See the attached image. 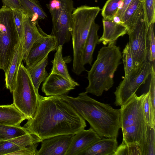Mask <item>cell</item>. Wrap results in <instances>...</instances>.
Returning a JSON list of instances; mask_svg holds the SVG:
<instances>
[{
    "label": "cell",
    "instance_id": "cell-1",
    "mask_svg": "<svg viewBox=\"0 0 155 155\" xmlns=\"http://www.w3.org/2000/svg\"><path fill=\"white\" fill-rule=\"evenodd\" d=\"M23 126L42 140L54 136L75 134L86 127L85 120L60 96L40 95L34 117Z\"/></svg>",
    "mask_w": 155,
    "mask_h": 155
},
{
    "label": "cell",
    "instance_id": "cell-2",
    "mask_svg": "<svg viewBox=\"0 0 155 155\" xmlns=\"http://www.w3.org/2000/svg\"><path fill=\"white\" fill-rule=\"evenodd\" d=\"M90 124L101 137L117 138L120 128V109L91 98L83 92L76 97L67 95L60 96Z\"/></svg>",
    "mask_w": 155,
    "mask_h": 155
},
{
    "label": "cell",
    "instance_id": "cell-3",
    "mask_svg": "<svg viewBox=\"0 0 155 155\" xmlns=\"http://www.w3.org/2000/svg\"><path fill=\"white\" fill-rule=\"evenodd\" d=\"M115 45L108 44L98 51L96 59L87 71L89 84L85 88L86 93L100 96L113 86L114 74L122 58L120 48Z\"/></svg>",
    "mask_w": 155,
    "mask_h": 155
},
{
    "label": "cell",
    "instance_id": "cell-4",
    "mask_svg": "<svg viewBox=\"0 0 155 155\" xmlns=\"http://www.w3.org/2000/svg\"><path fill=\"white\" fill-rule=\"evenodd\" d=\"M145 94L138 96L135 94L120 109L122 142L138 145L142 155H145L147 126L143 106Z\"/></svg>",
    "mask_w": 155,
    "mask_h": 155
},
{
    "label": "cell",
    "instance_id": "cell-5",
    "mask_svg": "<svg viewBox=\"0 0 155 155\" xmlns=\"http://www.w3.org/2000/svg\"><path fill=\"white\" fill-rule=\"evenodd\" d=\"M101 10L98 6L84 5L75 8L72 12L70 31L73 52L72 71L76 75L86 71L83 63L84 49L91 26Z\"/></svg>",
    "mask_w": 155,
    "mask_h": 155
},
{
    "label": "cell",
    "instance_id": "cell-6",
    "mask_svg": "<svg viewBox=\"0 0 155 155\" xmlns=\"http://www.w3.org/2000/svg\"><path fill=\"white\" fill-rule=\"evenodd\" d=\"M13 103L26 117L32 118L36 111L39 97L27 69L22 62L20 64L13 86Z\"/></svg>",
    "mask_w": 155,
    "mask_h": 155
},
{
    "label": "cell",
    "instance_id": "cell-7",
    "mask_svg": "<svg viewBox=\"0 0 155 155\" xmlns=\"http://www.w3.org/2000/svg\"><path fill=\"white\" fill-rule=\"evenodd\" d=\"M20 42L13 10L3 5L0 8V62L5 74Z\"/></svg>",
    "mask_w": 155,
    "mask_h": 155
},
{
    "label": "cell",
    "instance_id": "cell-8",
    "mask_svg": "<svg viewBox=\"0 0 155 155\" xmlns=\"http://www.w3.org/2000/svg\"><path fill=\"white\" fill-rule=\"evenodd\" d=\"M51 14L52 30L50 35L55 38L57 47L68 42L71 37V16L75 8L72 0H51L46 4Z\"/></svg>",
    "mask_w": 155,
    "mask_h": 155
},
{
    "label": "cell",
    "instance_id": "cell-9",
    "mask_svg": "<svg viewBox=\"0 0 155 155\" xmlns=\"http://www.w3.org/2000/svg\"><path fill=\"white\" fill-rule=\"evenodd\" d=\"M152 66L151 63L147 61L129 75L124 76L114 93L115 105L121 106L124 104L136 94L150 74Z\"/></svg>",
    "mask_w": 155,
    "mask_h": 155
},
{
    "label": "cell",
    "instance_id": "cell-10",
    "mask_svg": "<svg viewBox=\"0 0 155 155\" xmlns=\"http://www.w3.org/2000/svg\"><path fill=\"white\" fill-rule=\"evenodd\" d=\"M135 69L148 61L147 34L143 13L128 33Z\"/></svg>",
    "mask_w": 155,
    "mask_h": 155
},
{
    "label": "cell",
    "instance_id": "cell-11",
    "mask_svg": "<svg viewBox=\"0 0 155 155\" xmlns=\"http://www.w3.org/2000/svg\"><path fill=\"white\" fill-rule=\"evenodd\" d=\"M57 47L55 37L46 34L35 42L24 60L26 68L31 67L41 61L51 51Z\"/></svg>",
    "mask_w": 155,
    "mask_h": 155
},
{
    "label": "cell",
    "instance_id": "cell-12",
    "mask_svg": "<svg viewBox=\"0 0 155 155\" xmlns=\"http://www.w3.org/2000/svg\"><path fill=\"white\" fill-rule=\"evenodd\" d=\"M79 85L75 81H71L57 74L50 73L44 81L41 90L47 96H61L67 95Z\"/></svg>",
    "mask_w": 155,
    "mask_h": 155
},
{
    "label": "cell",
    "instance_id": "cell-13",
    "mask_svg": "<svg viewBox=\"0 0 155 155\" xmlns=\"http://www.w3.org/2000/svg\"><path fill=\"white\" fill-rule=\"evenodd\" d=\"M74 135H60L42 140L36 155H65Z\"/></svg>",
    "mask_w": 155,
    "mask_h": 155
},
{
    "label": "cell",
    "instance_id": "cell-14",
    "mask_svg": "<svg viewBox=\"0 0 155 155\" xmlns=\"http://www.w3.org/2000/svg\"><path fill=\"white\" fill-rule=\"evenodd\" d=\"M46 34L39 26L38 21H32L24 12L23 32L21 41L23 60L26 57L33 44Z\"/></svg>",
    "mask_w": 155,
    "mask_h": 155
},
{
    "label": "cell",
    "instance_id": "cell-15",
    "mask_svg": "<svg viewBox=\"0 0 155 155\" xmlns=\"http://www.w3.org/2000/svg\"><path fill=\"white\" fill-rule=\"evenodd\" d=\"M102 138L90 127L83 129L74 135L65 155H79L96 141Z\"/></svg>",
    "mask_w": 155,
    "mask_h": 155
},
{
    "label": "cell",
    "instance_id": "cell-16",
    "mask_svg": "<svg viewBox=\"0 0 155 155\" xmlns=\"http://www.w3.org/2000/svg\"><path fill=\"white\" fill-rule=\"evenodd\" d=\"M42 140L36 135L27 133L8 140L0 141V155H11L20 149L35 144Z\"/></svg>",
    "mask_w": 155,
    "mask_h": 155
},
{
    "label": "cell",
    "instance_id": "cell-17",
    "mask_svg": "<svg viewBox=\"0 0 155 155\" xmlns=\"http://www.w3.org/2000/svg\"><path fill=\"white\" fill-rule=\"evenodd\" d=\"M102 22L103 33L99 39L98 44L102 43L105 45L110 44L116 43L119 37L128 34L126 26L115 18H103Z\"/></svg>",
    "mask_w": 155,
    "mask_h": 155
},
{
    "label": "cell",
    "instance_id": "cell-18",
    "mask_svg": "<svg viewBox=\"0 0 155 155\" xmlns=\"http://www.w3.org/2000/svg\"><path fill=\"white\" fill-rule=\"evenodd\" d=\"M118 146L116 138H102L82 151L79 155H114Z\"/></svg>",
    "mask_w": 155,
    "mask_h": 155
},
{
    "label": "cell",
    "instance_id": "cell-19",
    "mask_svg": "<svg viewBox=\"0 0 155 155\" xmlns=\"http://www.w3.org/2000/svg\"><path fill=\"white\" fill-rule=\"evenodd\" d=\"M25 116L13 103L9 105H0V123L6 125L19 126Z\"/></svg>",
    "mask_w": 155,
    "mask_h": 155
},
{
    "label": "cell",
    "instance_id": "cell-20",
    "mask_svg": "<svg viewBox=\"0 0 155 155\" xmlns=\"http://www.w3.org/2000/svg\"><path fill=\"white\" fill-rule=\"evenodd\" d=\"M23 60L22 48L20 41L16 47L11 63L5 74L6 87L11 93H12L19 66Z\"/></svg>",
    "mask_w": 155,
    "mask_h": 155
},
{
    "label": "cell",
    "instance_id": "cell-21",
    "mask_svg": "<svg viewBox=\"0 0 155 155\" xmlns=\"http://www.w3.org/2000/svg\"><path fill=\"white\" fill-rule=\"evenodd\" d=\"M143 13V0H132L120 21L126 27L128 34Z\"/></svg>",
    "mask_w": 155,
    "mask_h": 155
},
{
    "label": "cell",
    "instance_id": "cell-22",
    "mask_svg": "<svg viewBox=\"0 0 155 155\" xmlns=\"http://www.w3.org/2000/svg\"><path fill=\"white\" fill-rule=\"evenodd\" d=\"M99 25L94 22L93 23L87 37L83 54V64L91 65L93 60V55L96 46L98 44L99 36L97 34Z\"/></svg>",
    "mask_w": 155,
    "mask_h": 155
},
{
    "label": "cell",
    "instance_id": "cell-23",
    "mask_svg": "<svg viewBox=\"0 0 155 155\" xmlns=\"http://www.w3.org/2000/svg\"><path fill=\"white\" fill-rule=\"evenodd\" d=\"M48 56L37 64L27 68L38 94H39L38 89L40 84L45 81L49 75L46 70V67L48 62Z\"/></svg>",
    "mask_w": 155,
    "mask_h": 155
},
{
    "label": "cell",
    "instance_id": "cell-24",
    "mask_svg": "<svg viewBox=\"0 0 155 155\" xmlns=\"http://www.w3.org/2000/svg\"><path fill=\"white\" fill-rule=\"evenodd\" d=\"M21 9L31 20L34 21L44 20L47 14L38 0H20Z\"/></svg>",
    "mask_w": 155,
    "mask_h": 155
},
{
    "label": "cell",
    "instance_id": "cell-25",
    "mask_svg": "<svg viewBox=\"0 0 155 155\" xmlns=\"http://www.w3.org/2000/svg\"><path fill=\"white\" fill-rule=\"evenodd\" d=\"M62 46L57 47L54 54V59L51 61L52 68L50 73L56 74L60 75L71 81H75L70 76L67 66L62 55Z\"/></svg>",
    "mask_w": 155,
    "mask_h": 155
},
{
    "label": "cell",
    "instance_id": "cell-26",
    "mask_svg": "<svg viewBox=\"0 0 155 155\" xmlns=\"http://www.w3.org/2000/svg\"><path fill=\"white\" fill-rule=\"evenodd\" d=\"M29 133L23 127L0 123V141L8 140Z\"/></svg>",
    "mask_w": 155,
    "mask_h": 155
},
{
    "label": "cell",
    "instance_id": "cell-27",
    "mask_svg": "<svg viewBox=\"0 0 155 155\" xmlns=\"http://www.w3.org/2000/svg\"><path fill=\"white\" fill-rule=\"evenodd\" d=\"M143 12L147 30L149 25L155 23V0H143Z\"/></svg>",
    "mask_w": 155,
    "mask_h": 155
},
{
    "label": "cell",
    "instance_id": "cell-28",
    "mask_svg": "<svg viewBox=\"0 0 155 155\" xmlns=\"http://www.w3.org/2000/svg\"><path fill=\"white\" fill-rule=\"evenodd\" d=\"M154 23L148 25L147 29L148 45L147 52L148 61L155 66V39L154 27Z\"/></svg>",
    "mask_w": 155,
    "mask_h": 155
},
{
    "label": "cell",
    "instance_id": "cell-29",
    "mask_svg": "<svg viewBox=\"0 0 155 155\" xmlns=\"http://www.w3.org/2000/svg\"><path fill=\"white\" fill-rule=\"evenodd\" d=\"M123 0H107L101 11L104 18H112L116 16Z\"/></svg>",
    "mask_w": 155,
    "mask_h": 155
},
{
    "label": "cell",
    "instance_id": "cell-30",
    "mask_svg": "<svg viewBox=\"0 0 155 155\" xmlns=\"http://www.w3.org/2000/svg\"><path fill=\"white\" fill-rule=\"evenodd\" d=\"M122 61L123 63L124 76L129 75L135 69L133 57L130 45L127 43L122 51Z\"/></svg>",
    "mask_w": 155,
    "mask_h": 155
},
{
    "label": "cell",
    "instance_id": "cell-31",
    "mask_svg": "<svg viewBox=\"0 0 155 155\" xmlns=\"http://www.w3.org/2000/svg\"><path fill=\"white\" fill-rule=\"evenodd\" d=\"M143 110L147 124L155 127V110L151 102L148 91L145 93L143 101Z\"/></svg>",
    "mask_w": 155,
    "mask_h": 155
},
{
    "label": "cell",
    "instance_id": "cell-32",
    "mask_svg": "<svg viewBox=\"0 0 155 155\" xmlns=\"http://www.w3.org/2000/svg\"><path fill=\"white\" fill-rule=\"evenodd\" d=\"M142 155L140 148L138 145L128 144L122 142L118 146L114 155Z\"/></svg>",
    "mask_w": 155,
    "mask_h": 155
},
{
    "label": "cell",
    "instance_id": "cell-33",
    "mask_svg": "<svg viewBox=\"0 0 155 155\" xmlns=\"http://www.w3.org/2000/svg\"><path fill=\"white\" fill-rule=\"evenodd\" d=\"M155 129L147 124L145 155H155Z\"/></svg>",
    "mask_w": 155,
    "mask_h": 155
},
{
    "label": "cell",
    "instance_id": "cell-34",
    "mask_svg": "<svg viewBox=\"0 0 155 155\" xmlns=\"http://www.w3.org/2000/svg\"><path fill=\"white\" fill-rule=\"evenodd\" d=\"M14 22L20 41L22 39L23 32V19L24 12L21 8L12 10Z\"/></svg>",
    "mask_w": 155,
    "mask_h": 155
},
{
    "label": "cell",
    "instance_id": "cell-35",
    "mask_svg": "<svg viewBox=\"0 0 155 155\" xmlns=\"http://www.w3.org/2000/svg\"><path fill=\"white\" fill-rule=\"evenodd\" d=\"M150 75L151 79L148 92L153 107L155 110V66L152 64Z\"/></svg>",
    "mask_w": 155,
    "mask_h": 155
},
{
    "label": "cell",
    "instance_id": "cell-36",
    "mask_svg": "<svg viewBox=\"0 0 155 155\" xmlns=\"http://www.w3.org/2000/svg\"><path fill=\"white\" fill-rule=\"evenodd\" d=\"M38 144H34L20 149L12 153L11 155H36L38 151L37 147Z\"/></svg>",
    "mask_w": 155,
    "mask_h": 155
},
{
    "label": "cell",
    "instance_id": "cell-37",
    "mask_svg": "<svg viewBox=\"0 0 155 155\" xmlns=\"http://www.w3.org/2000/svg\"><path fill=\"white\" fill-rule=\"evenodd\" d=\"M132 0H123L121 3V6H120L118 10L115 18L119 20L120 21L123 15L129 6Z\"/></svg>",
    "mask_w": 155,
    "mask_h": 155
},
{
    "label": "cell",
    "instance_id": "cell-38",
    "mask_svg": "<svg viewBox=\"0 0 155 155\" xmlns=\"http://www.w3.org/2000/svg\"><path fill=\"white\" fill-rule=\"evenodd\" d=\"M3 5L13 10L21 8L20 0H1Z\"/></svg>",
    "mask_w": 155,
    "mask_h": 155
},
{
    "label": "cell",
    "instance_id": "cell-39",
    "mask_svg": "<svg viewBox=\"0 0 155 155\" xmlns=\"http://www.w3.org/2000/svg\"><path fill=\"white\" fill-rule=\"evenodd\" d=\"M1 69V64L0 62V69Z\"/></svg>",
    "mask_w": 155,
    "mask_h": 155
}]
</instances>
